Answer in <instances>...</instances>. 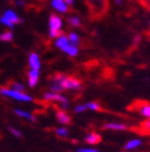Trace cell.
<instances>
[{
  "instance_id": "obj_27",
  "label": "cell",
  "mask_w": 150,
  "mask_h": 152,
  "mask_svg": "<svg viewBox=\"0 0 150 152\" xmlns=\"http://www.w3.org/2000/svg\"><path fill=\"white\" fill-rule=\"evenodd\" d=\"M64 3L68 6H73L74 5V0H64Z\"/></svg>"
},
{
  "instance_id": "obj_5",
  "label": "cell",
  "mask_w": 150,
  "mask_h": 152,
  "mask_svg": "<svg viewBox=\"0 0 150 152\" xmlns=\"http://www.w3.org/2000/svg\"><path fill=\"white\" fill-rule=\"evenodd\" d=\"M63 89H68V90H73V92H79L82 89V83L80 79L75 78V77H68L65 75V78L63 80Z\"/></svg>"
},
{
  "instance_id": "obj_12",
  "label": "cell",
  "mask_w": 150,
  "mask_h": 152,
  "mask_svg": "<svg viewBox=\"0 0 150 152\" xmlns=\"http://www.w3.org/2000/svg\"><path fill=\"white\" fill-rule=\"evenodd\" d=\"M14 113L16 114V115L19 118H22L25 120H28V121H32V123H36L37 121V118L33 115V114H31L30 111H26V110H22V109H15Z\"/></svg>"
},
{
  "instance_id": "obj_21",
  "label": "cell",
  "mask_w": 150,
  "mask_h": 152,
  "mask_svg": "<svg viewBox=\"0 0 150 152\" xmlns=\"http://www.w3.org/2000/svg\"><path fill=\"white\" fill-rule=\"evenodd\" d=\"M86 106H87V109L92 110V111H101V109H102L101 105L96 102H89V103H86Z\"/></svg>"
},
{
  "instance_id": "obj_24",
  "label": "cell",
  "mask_w": 150,
  "mask_h": 152,
  "mask_svg": "<svg viewBox=\"0 0 150 152\" xmlns=\"http://www.w3.org/2000/svg\"><path fill=\"white\" fill-rule=\"evenodd\" d=\"M9 131H10V134H11L12 136H15L16 139H21V137H22V132L19 130V129H16V127L9 126Z\"/></svg>"
},
{
  "instance_id": "obj_10",
  "label": "cell",
  "mask_w": 150,
  "mask_h": 152,
  "mask_svg": "<svg viewBox=\"0 0 150 152\" xmlns=\"http://www.w3.org/2000/svg\"><path fill=\"white\" fill-rule=\"evenodd\" d=\"M56 118L61 123V125H69L71 121V116L65 110H62V109L56 113Z\"/></svg>"
},
{
  "instance_id": "obj_31",
  "label": "cell",
  "mask_w": 150,
  "mask_h": 152,
  "mask_svg": "<svg viewBox=\"0 0 150 152\" xmlns=\"http://www.w3.org/2000/svg\"><path fill=\"white\" fill-rule=\"evenodd\" d=\"M140 1H143V3H148V4H150V0H140Z\"/></svg>"
},
{
  "instance_id": "obj_26",
  "label": "cell",
  "mask_w": 150,
  "mask_h": 152,
  "mask_svg": "<svg viewBox=\"0 0 150 152\" xmlns=\"http://www.w3.org/2000/svg\"><path fill=\"white\" fill-rule=\"evenodd\" d=\"M78 152H100V151L95 150V148H85V147H82V148H79Z\"/></svg>"
},
{
  "instance_id": "obj_2",
  "label": "cell",
  "mask_w": 150,
  "mask_h": 152,
  "mask_svg": "<svg viewBox=\"0 0 150 152\" xmlns=\"http://www.w3.org/2000/svg\"><path fill=\"white\" fill-rule=\"evenodd\" d=\"M0 94L6 98H10V99H15L17 102H22V103H30L33 100V98L25 93V92H16V90H12L11 88H7V87H3L0 88Z\"/></svg>"
},
{
  "instance_id": "obj_28",
  "label": "cell",
  "mask_w": 150,
  "mask_h": 152,
  "mask_svg": "<svg viewBox=\"0 0 150 152\" xmlns=\"http://www.w3.org/2000/svg\"><path fill=\"white\" fill-rule=\"evenodd\" d=\"M24 3H25L24 0H16V5H17V6H24V5H25Z\"/></svg>"
},
{
  "instance_id": "obj_25",
  "label": "cell",
  "mask_w": 150,
  "mask_h": 152,
  "mask_svg": "<svg viewBox=\"0 0 150 152\" xmlns=\"http://www.w3.org/2000/svg\"><path fill=\"white\" fill-rule=\"evenodd\" d=\"M86 110H87V106H86V104H78V105L74 108V113H76V114L85 113Z\"/></svg>"
},
{
  "instance_id": "obj_1",
  "label": "cell",
  "mask_w": 150,
  "mask_h": 152,
  "mask_svg": "<svg viewBox=\"0 0 150 152\" xmlns=\"http://www.w3.org/2000/svg\"><path fill=\"white\" fill-rule=\"evenodd\" d=\"M62 27H63V20L57 14H50L48 19V34L50 39H57L62 35Z\"/></svg>"
},
{
  "instance_id": "obj_29",
  "label": "cell",
  "mask_w": 150,
  "mask_h": 152,
  "mask_svg": "<svg viewBox=\"0 0 150 152\" xmlns=\"http://www.w3.org/2000/svg\"><path fill=\"white\" fill-rule=\"evenodd\" d=\"M144 126L148 129V130H150V120H148V121H145L144 123Z\"/></svg>"
},
{
  "instance_id": "obj_30",
  "label": "cell",
  "mask_w": 150,
  "mask_h": 152,
  "mask_svg": "<svg viewBox=\"0 0 150 152\" xmlns=\"http://www.w3.org/2000/svg\"><path fill=\"white\" fill-rule=\"evenodd\" d=\"M116 4L117 5H122L123 4V0H116Z\"/></svg>"
},
{
  "instance_id": "obj_18",
  "label": "cell",
  "mask_w": 150,
  "mask_h": 152,
  "mask_svg": "<svg viewBox=\"0 0 150 152\" xmlns=\"http://www.w3.org/2000/svg\"><path fill=\"white\" fill-rule=\"evenodd\" d=\"M68 24H69V26H71L74 28H78L81 26V19L79 16H76V15H70L68 18Z\"/></svg>"
},
{
  "instance_id": "obj_8",
  "label": "cell",
  "mask_w": 150,
  "mask_h": 152,
  "mask_svg": "<svg viewBox=\"0 0 150 152\" xmlns=\"http://www.w3.org/2000/svg\"><path fill=\"white\" fill-rule=\"evenodd\" d=\"M28 66H30V69L40 71V68H41V59H40V56L37 55L36 52L30 53V56H28Z\"/></svg>"
},
{
  "instance_id": "obj_22",
  "label": "cell",
  "mask_w": 150,
  "mask_h": 152,
  "mask_svg": "<svg viewBox=\"0 0 150 152\" xmlns=\"http://www.w3.org/2000/svg\"><path fill=\"white\" fill-rule=\"evenodd\" d=\"M10 88L12 90H16V92H25V86L21 82H14L10 86Z\"/></svg>"
},
{
  "instance_id": "obj_19",
  "label": "cell",
  "mask_w": 150,
  "mask_h": 152,
  "mask_svg": "<svg viewBox=\"0 0 150 152\" xmlns=\"http://www.w3.org/2000/svg\"><path fill=\"white\" fill-rule=\"evenodd\" d=\"M68 36V40L69 42L73 45V46H79L80 45V36L76 34V32H69V35H66Z\"/></svg>"
},
{
  "instance_id": "obj_7",
  "label": "cell",
  "mask_w": 150,
  "mask_h": 152,
  "mask_svg": "<svg viewBox=\"0 0 150 152\" xmlns=\"http://www.w3.org/2000/svg\"><path fill=\"white\" fill-rule=\"evenodd\" d=\"M105 130H110V131H127L128 130V126L123 123H116V121H112V123H106L102 126Z\"/></svg>"
},
{
  "instance_id": "obj_14",
  "label": "cell",
  "mask_w": 150,
  "mask_h": 152,
  "mask_svg": "<svg viewBox=\"0 0 150 152\" xmlns=\"http://www.w3.org/2000/svg\"><path fill=\"white\" fill-rule=\"evenodd\" d=\"M69 43H70V42H69V40H68V36L64 35V34H62L59 37H57V39H56V42H54L56 47L59 48V50L64 48L66 45H69Z\"/></svg>"
},
{
  "instance_id": "obj_16",
  "label": "cell",
  "mask_w": 150,
  "mask_h": 152,
  "mask_svg": "<svg viewBox=\"0 0 150 152\" xmlns=\"http://www.w3.org/2000/svg\"><path fill=\"white\" fill-rule=\"evenodd\" d=\"M139 146H141V140H139V139H133V140H131V141H128L124 145V150L125 151H132V150H136V148H138Z\"/></svg>"
},
{
  "instance_id": "obj_15",
  "label": "cell",
  "mask_w": 150,
  "mask_h": 152,
  "mask_svg": "<svg viewBox=\"0 0 150 152\" xmlns=\"http://www.w3.org/2000/svg\"><path fill=\"white\" fill-rule=\"evenodd\" d=\"M62 51L65 53V55H68L70 57H76L79 55V48L76 46H73L71 43L66 45V46L64 48H62Z\"/></svg>"
},
{
  "instance_id": "obj_23",
  "label": "cell",
  "mask_w": 150,
  "mask_h": 152,
  "mask_svg": "<svg viewBox=\"0 0 150 152\" xmlns=\"http://www.w3.org/2000/svg\"><path fill=\"white\" fill-rule=\"evenodd\" d=\"M56 132H57V135L59 136V137H66V136H68V134H69L68 129H66V127H63V126L58 127L57 130H56Z\"/></svg>"
},
{
  "instance_id": "obj_17",
  "label": "cell",
  "mask_w": 150,
  "mask_h": 152,
  "mask_svg": "<svg viewBox=\"0 0 150 152\" xmlns=\"http://www.w3.org/2000/svg\"><path fill=\"white\" fill-rule=\"evenodd\" d=\"M12 40H14V32L11 30L0 31V41L1 42H11Z\"/></svg>"
},
{
  "instance_id": "obj_3",
  "label": "cell",
  "mask_w": 150,
  "mask_h": 152,
  "mask_svg": "<svg viewBox=\"0 0 150 152\" xmlns=\"http://www.w3.org/2000/svg\"><path fill=\"white\" fill-rule=\"evenodd\" d=\"M43 99L46 102H52V103H58L61 104L62 110H65L69 106V99L66 96H64L63 94L59 93H53V92H46L43 94Z\"/></svg>"
},
{
  "instance_id": "obj_20",
  "label": "cell",
  "mask_w": 150,
  "mask_h": 152,
  "mask_svg": "<svg viewBox=\"0 0 150 152\" xmlns=\"http://www.w3.org/2000/svg\"><path fill=\"white\" fill-rule=\"evenodd\" d=\"M139 113L143 115L144 118H146L148 120H150V105L149 104H143L139 108Z\"/></svg>"
},
{
  "instance_id": "obj_9",
  "label": "cell",
  "mask_w": 150,
  "mask_h": 152,
  "mask_svg": "<svg viewBox=\"0 0 150 152\" xmlns=\"http://www.w3.org/2000/svg\"><path fill=\"white\" fill-rule=\"evenodd\" d=\"M40 80V71H35V69H30L27 73V82H28V87L30 88H35L38 84Z\"/></svg>"
},
{
  "instance_id": "obj_4",
  "label": "cell",
  "mask_w": 150,
  "mask_h": 152,
  "mask_svg": "<svg viewBox=\"0 0 150 152\" xmlns=\"http://www.w3.org/2000/svg\"><path fill=\"white\" fill-rule=\"evenodd\" d=\"M65 78V74L63 73H54L53 75L50 77V84H49V88H50V92L53 93H59L62 94L63 92V80Z\"/></svg>"
},
{
  "instance_id": "obj_11",
  "label": "cell",
  "mask_w": 150,
  "mask_h": 152,
  "mask_svg": "<svg viewBox=\"0 0 150 152\" xmlns=\"http://www.w3.org/2000/svg\"><path fill=\"white\" fill-rule=\"evenodd\" d=\"M52 6H53L54 10L61 14H66L69 9V6L64 3V0H52Z\"/></svg>"
},
{
  "instance_id": "obj_13",
  "label": "cell",
  "mask_w": 150,
  "mask_h": 152,
  "mask_svg": "<svg viewBox=\"0 0 150 152\" xmlns=\"http://www.w3.org/2000/svg\"><path fill=\"white\" fill-rule=\"evenodd\" d=\"M102 140L101 135L97 134V132H90L85 136V141L89 143V145H97V143H100Z\"/></svg>"
},
{
  "instance_id": "obj_6",
  "label": "cell",
  "mask_w": 150,
  "mask_h": 152,
  "mask_svg": "<svg viewBox=\"0 0 150 152\" xmlns=\"http://www.w3.org/2000/svg\"><path fill=\"white\" fill-rule=\"evenodd\" d=\"M1 18L4 20H6L7 22H10V24L14 25V26H16V25H19V24H21V22H22V19L14 10H10V9L5 10Z\"/></svg>"
}]
</instances>
